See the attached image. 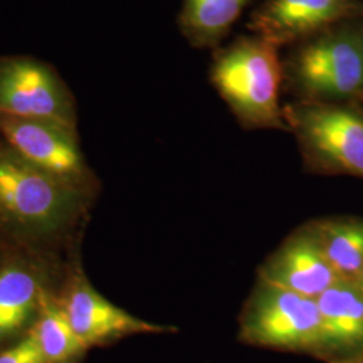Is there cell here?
<instances>
[{
  "instance_id": "cell-1",
  "label": "cell",
  "mask_w": 363,
  "mask_h": 363,
  "mask_svg": "<svg viewBox=\"0 0 363 363\" xmlns=\"http://www.w3.org/2000/svg\"><path fill=\"white\" fill-rule=\"evenodd\" d=\"M283 70L279 46L253 35L217 52L210 78L242 125L288 130L279 101Z\"/></svg>"
},
{
  "instance_id": "cell-2",
  "label": "cell",
  "mask_w": 363,
  "mask_h": 363,
  "mask_svg": "<svg viewBox=\"0 0 363 363\" xmlns=\"http://www.w3.org/2000/svg\"><path fill=\"white\" fill-rule=\"evenodd\" d=\"M240 342L272 350L323 357V323L316 298L259 284L240 318Z\"/></svg>"
},
{
  "instance_id": "cell-3",
  "label": "cell",
  "mask_w": 363,
  "mask_h": 363,
  "mask_svg": "<svg viewBox=\"0 0 363 363\" xmlns=\"http://www.w3.org/2000/svg\"><path fill=\"white\" fill-rule=\"evenodd\" d=\"M286 74L306 100H342L361 94L363 33L342 28L301 40L286 60Z\"/></svg>"
},
{
  "instance_id": "cell-4",
  "label": "cell",
  "mask_w": 363,
  "mask_h": 363,
  "mask_svg": "<svg viewBox=\"0 0 363 363\" xmlns=\"http://www.w3.org/2000/svg\"><path fill=\"white\" fill-rule=\"evenodd\" d=\"M77 190L0 142V214L6 220L31 232H52L73 214Z\"/></svg>"
},
{
  "instance_id": "cell-5",
  "label": "cell",
  "mask_w": 363,
  "mask_h": 363,
  "mask_svg": "<svg viewBox=\"0 0 363 363\" xmlns=\"http://www.w3.org/2000/svg\"><path fill=\"white\" fill-rule=\"evenodd\" d=\"M288 128L311 163L363 178V117L343 106L303 100L286 105Z\"/></svg>"
},
{
  "instance_id": "cell-6",
  "label": "cell",
  "mask_w": 363,
  "mask_h": 363,
  "mask_svg": "<svg viewBox=\"0 0 363 363\" xmlns=\"http://www.w3.org/2000/svg\"><path fill=\"white\" fill-rule=\"evenodd\" d=\"M0 115L76 128L73 93L55 67L28 55L0 57Z\"/></svg>"
},
{
  "instance_id": "cell-7",
  "label": "cell",
  "mask_w": 363,
  "mask_h": 363,
  "mask_svg": "<svg viewBox=\"0 0 363 363\" xmlns=\"http://www.w3.org/2000/svg\"><path fill=\"white\" fill-rule=\"evenodd\" d=\"M0 142L27 163L76 189L89 177L76 128L52 121L0 115Z\"/></svg>"
},
{
  "instance_id": "cell-8",
  "label": "cell",
  "mask_w": 363,
  "mask_h": 363,
  "mask_svg": "<svg viewBox=\"0 0 363 363\" xmlns=\"http://www.w3.org/2000/svg\"><path fill=\"white\" fill-rule=\"evenodd\" d=\"M363 15L355 0H261L247 27L276 46L301 42L340 19Z\"/></svg>"
},
{
  "instance_id": "cell-9",
  "label": "cell",
  "mask_w": 363,
  "mask_h": 363,
  "mask_svg": "<svg viewBox=\"0 0 363 363\" xmlns=\"http://www.w3.org/2000/svg\"><path fill=\"white\" fill-rule=\"evenodd\" d=\"M259 280L311 298L343 281L325 259L312 228L286 238L261 267Z\"/></svg>"
},
{
  "instance_id": "cell-10",
  "label": "cell",
  "mask_w": 363,
  "mask_h": 363,
  "mask_svg": "<svg viewBox=\"0 0 363 363\" xmlns=\"http://www.w3.org/2000/svg\"><path fill=\"white\" fill-rule=\"evenodd\" d=\"M62 307L70 325L86 347L104 345L135 334L175 331L174 327L150 323L118 308L103 298L85 279L73 284Z\"/></svg>"
},
{
  "instance_id": "cell-11",
  "label": "cell",
  "mask_w": 363,
  "mask_h": 363,
  "mask_svg": "<svg viewBox=\"0 0 363 363\" xmlns=\"http://www.w3.org/2000/svg\"><path fill=\"white\" fill-rule=\"evenodd\" d=\"M323 323L327 362L363 358V295L351 281H340L316 298Z\"/></svg>"
},
{
  "instance_id": "cell-12",
  "label": "cell",
  "mask_w": 363,
  "mask_h": 363,
  "mask_svg": "<svg viewBox=\"0 0 363 363\" xmlns=\"http://www.w3.org/2000/svg\"><path fill=\"white\" fill-rule=\"evenodd\" d=\"M250 0H183L178 23L195 48H213L223 38Z\"/></svg>"
},
{
  "instance_id": "cell-13",
  "label": "cell",
  "mask_w": 363,
  "mask_h": 363,
  "mask_svg": "<svg viewBox=\"0 0 363 363\" xmlns=\"http://www.w3.org/2000/svg\"><path fill=\"white\" fill-rule=\"evenodd\" d=\"M311 228L333 269L354 283L363 268V222L322 220Z\"/></svg>"
},
{
  "instance_id": "cell-14",
  "label": "cell",
  "mask_w": 363,
  "mask_h": 363,
  "mask_svg": "<svg viewBox=\"0 0 363 363\" xmlns=\"http://www.w3.org/2000/svg\"><path fill=\"white\" fill-rule=\"evenodd\" d=\"M42 289L38 277L21 265L0 272V339L18 333L38 310Z\"/></svg>"
},
{
  "instance_id": "cell-15",
  "label": "cell",
  "mask_w": 363,
  "mask_h": 363,
  "mask_svg": "<svg viewBox=\"0 0 363 363\" xmlns=\"http://www.w3.org/2000/svg\"><path fill=\"white\" fill-rule=\"evenodd\" d=\"M38 320L33 330L48 363H70L86 350V345L70 325L62 306L45 291L39 298Z\"/></svg>"
},
{
  "instance_id": "cell-16",
  "label": "cell",
  "mask_w": 363,
  "mask_h": 363,
  "mask_svg": "<svg viewBox=\"0 0 363 363\" xmlns=\"http://www.w3.org/2000/svg\"><path fill=\"white\" fill-rule=\"evenodd\" d=\"M0 363H48L35 335L31 333L13 349L0 354Z\"/></svg>"
},
{
  "instance_id": "cell-17",
  "label": "cell",
  "mask_w": 363,
  "mask_h": 363,
  "mask_svg": "<svg viewBox=\"0 0 363 363\" xmlns=\"http://www.w3.org/2000/svg\"><path fill=\"white\" fill-rule=\"evenodd\" d=\"M328 363H363V358H343V359H335Z\"/></svg>"
},
{
  "instance_id": "cell-18",
  "label": "cell",
  "mask_w": 363,
  "mask_h": 363,
  "mask_svg": "<svg viewBox=\"0 0 363 363\" xmlns=\"http://www.w3.org/2000/svg\"><path fill=\"white\" fill-rule=\"evenodd\" d=\"M354 284L357 286V288L361 291V294L363 295V268L362 271L359 272V274H358V277L355 279V281H354Z\"/></svg>"
}]
</instances>
